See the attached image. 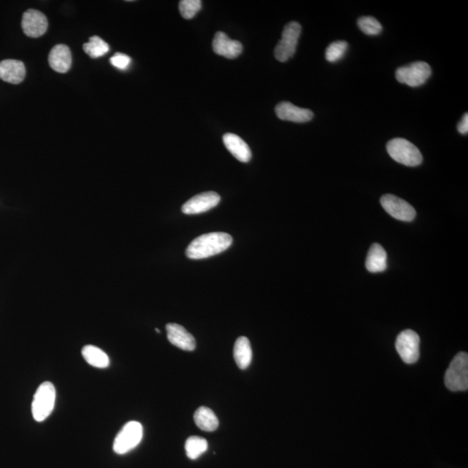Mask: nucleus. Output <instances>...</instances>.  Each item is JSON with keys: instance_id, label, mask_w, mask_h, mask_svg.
I'll return each mask as SVG.
<instances>
[{"instance_id": "nucleus-1", "label": "nucleus", "mask_w": 468, "mask_h": 468, "mask_svg": "<svg viewBox=\"0 0 468 468\" xmlns=\"http://www.w3.org/2000/svg\"><path fill=\"white\" fill-rule=\"evenodd\" d=\"M233 243L232 236L226 233H210L194 239L188 246L186 255L192 259L209 258L229 249Z\"/></svg>"}, {"instance_id": "nucleus-2", "label": "nucleus", "mask_w": 468, "mask_h": 468, "mask_svg": "<svg viewBox=\"0 0 468 468\" xmlns=\"http://www.w3.org/2000/svg\"><path fill=\"white\" fill-rule=\"evenodd\" d=\"M387 151L390 157L398 164L416 167L424 161L421 153L413 143L403 138H395L387 144Z\"/></svg>"}, {"instance_id": "nucleus-3", "label": "nucleus", "mask_w": 468, "mask_h": 468, "mask_svg": "<svg viewBox=\"0 0 468 468\" xmlns=\"http://www.w3.org/2000/svg\"><path fill=\"white\" fill-rule=\"evenodd\" d=\"M56 402V389L50 382H44L38 387L31 404V412L34 420L42 422L53 411Z\"/></svg>"}, {"instance_id": "nucleus-4", "label": "nucleus", "mask_w": 468, "mask_h": 468, "mask_svg": "<svg viewBox=\"0 0 468 468\" xmlns=\"http://www.w3.org/2000/svg\"><path fill=\"white\" fill-rule=\"evenodd\" d=\"M445 385L451 391H466L468 388V355L460 352L452 361L445 375Z\"/></svg>"}, {"instance_id": "nucleus-5", "label": "nucleus", "mask_w": 468, "mask_h": 468, "mask_svg": "<svg viewBox=\"0 0 468 468\" xmlns=\"http://www.w3.org/2000/svg\"><path fill=\"white\" fill-rule=\"evenodd\" d=\"M142 437L143 428L140 422H127L114 441L113 450L117 454L129 453L138 446Z\"/></svg>"}, {"instance_id": "nucleus-6", "label": "nucleus", "mask_w": 468, "mask_h": 468, "mask_svg": "<svg viewBox=\"0 0 468 468\" xmlns=\"http://www.w3.org/2000/svg\"><path fill=\"white\" fill-rule=\"evenodd\" d=\"M301 30V25L298 22H291L285 26L281 40L274 50L276 60L286 62L294 56Z\"/></svg>"}, {"instance_id": "nucleus-7", "label": "nucleus", "mask_w": 468, "mask_h": 468, "mask_svg": "<svg viewBox=\"0 0 468 468\" xmlns=\"http://www.w3.org/2000/svg\"><path fill=\"white\" fill-rule=\"evenodd\" d=\"M432 70L425 62H415L407 66L398 68L395 77L399 83L407 84L409 87L424 86L431 77Z\"/></svg>"}, {"instance_id": "nucleus-8", "label": "nucleus", "mask_w": 468, "mask_h": 468, "mask_svg": "<svg viewBox=\"0 0 468 468\" xmlns=\"http://www.w3.org/2000/svg\"><path fill=\"white\" fill-rule=\"evenodd\" d=\"M395 348L403 362L415 363L420 356V337L414 330H403L396 339Z\"/></svg>"}, {"instance_id": "nucleus-9", "label": "nucleus", "mask_w": 468, "mask_h": 468, "mask_svg": "<svg viewBox=\"0 0 468 468\" xmlns=\"http://www.w3.org/2000/svg\"><path fill=\"white\" fill-rule=\"evenodd\" d=\"M380 201H381L383 209L395 220L409 222V221L414 220L416 216L415 208L407 201L395 196V195H383Z\"/></svg>"}, {"instance_id": "nucleus-10", "label": "nucleus", "mask_w": 468, "mask_h": 468, "mask_svg": "<svg viewBox=\"0 0 468 468\" xmlns=\"http://www.w3.org/2000/svg\"><path fill=\"white\" fill-rule=\"evenodd\" d=\"M22 28L27 37H41L48 29L47 18L43 12L38 10H28L23 14Z\"/></svg>"}, {"instance_id": "nucleus-11", "label": "nucleus", "mask_w": 468, "mask_h": 468, "mask_svg": "<svg viewBox=\"0 0 468 468\" xmlns=\"http://www.w3.org/2000/svg\"><path fill=\"white\" fill-rule=\"evenodd\" d=\"M220 196L216 192H205L195 195L182 206V212L186 214H198L207 212L220 203Z\"/></svg>"}, {"instance_id": "nucleus-12", "label": "nucleus", "mask_w": 468, "mask_h": 468, "mask_svg": "<svg viewBox=\"0 0 468 468\" xmlns=\"http://www.w3.org/2000/svg\"><path fill=\"white\" fill-rule=\"evenodd\" d=\"M276 115L283 121H289L298 123L310 122L313 118L314 114L311 110L299 108L294 104L289 102L278 103L275 108Z\"/></svg>"}, {"instance_id": "nucleus-13", "label": "nucleus", "mask_w": 468, "mask_h": 468, "mask_svg": "<svg viewBox=\"0 0 468 468\" xmlns=\"http://www.w3.org/2000/svg\"><path fill=\"white\" fill-rule=\"evenodd\" d=\"M168 339L173 346L186 351H193L196 348L193 335L178 324H168L166 326Z\"/></svg>"}, {"instance_id": "nucleus-14", "label": "nucleus", "mask_w": 468, "mask_h": 468, "mask_svg": "<svg viewBox=\"0 0 468 468\" xmlns=\"http://www.w3.org/2000/svg\"><path fill=\"white\" fill-rule=\"evenodd\" d=\"M213 51L220 56L233 60L242 53L243 47L239 41L232 40L222 31H218L213 41Z\"/></svg>"}, {"instance_id": "nucleus-15", "label": "nucleus", "mask_w": 468, "mask_h": 468, "mask_svg": "<svg viewBox=\"0 0 468 468\" xmlns=\"http://www.w3.org/2000/svg\"><path fill=\"white\" fill-rule=\"evenodd\" d=\"M49 64L52 70L58 73H66L73 64L70 48L65 44H57L52 48L49 55Z\"/></svg>"}, {"instance_id": "nucleus-16", "label": "nucleus", "mask_w": 468, "mask_h": 468, "mask_svg": "<svg viewBox=\"0 0 468 468\" xmlns=\"http://www.w3.org/2000/svg\"><path fill=\"white\" fill-rule=\"evenodd\" d=\"M25 66L22 61L6 60L0 62V79L12 84L23 82L25 77Z\"/></svg>"}, {"instance_id": "nucleus-17", "label": "nucleus", "mask_w": 468, "mask_h": 468, "mask_svg": "<svg viewBox=\"0 0 468 468\" xmlns=\"http://www.w3.org/2000/svg\"><path fill=\"white\" fill-rule=\"evenodd\" d=\"M223 142L227 151L232 154L234 157L242 162H248L252 158V152L247 143L240 138L239 135L227 134L223 136Z\"/></svg>"}, {"instance_id": "nucleus-18", "label": "nucleus", "mask_w": 468, "mask_h": 468, "mask_svg": "<svg viewBox=\"0 0 468 468\" xmlns=\"http://www.w3.org/2000/svg\"><path fill=\"white\" fill-rule=\"evenodd\" d=\"M365 265L369 272L377 273L385 271L388 266V257L381 245L375 243L370 247Z\"/></svg>"}, {"instance_id": "nucleus-19", "label": "nucleus", "mask_w": 468, "mask_h": 468, "mask_svg": "<svg viewBox=\"0 0 468 468\" xmlns=\"http://www.w3.org/2000/svg\"><path fill=\"white\" fill-rule=\"evenodd\" d=\"M233 357L239 369L248 368L252 359L251 343L248 338L240 337L236 340L233 348Z\"/></svg>"}, {"instance_id": "nucleus-20", "label": "nucleus", "mask_w": 468, "mask_h": 468, "mask_svg": "<svg viewBox=\"0 0 468 468\" xmlns=\"http://www.w3.org/2000/svg\"><path fill=\"white\" fill-rule=\"evenodd\" d=\"M194 421L201 430L207 432L216 431L219 427V420L212 409L200 407L194 413Z\"/></svg>"}, {"instance_id": "nucleus-21", "label": "nucleus", "mask_w": 468, "mask_h": 468, "mask_svg": "<svg viewBox=\"0 0 468 468\" xmlns=\"http://www.w3.org/2000/svg\"><path fill=\"white\" fill-rule=\"evenodd\" d=\"M82 355L86 363L99 369L108 368L109 357L103 350L96 346H86L83 348Z\"/></svg>"}, {"instance_id": "nucleus-22", "label": "nucleus", "mask_w": 468, "mask_h": 468, "mask_svg": "<svg viewBox=\"0 0 468 468\" xmlns=\"http://www.w3.org/2000/svg\"><path fill=\"white\" fill-rule=\"evenodd\" d=\"M207 440L199 437H191L185 443V450L187 457L191 460H196L207 450Z\"/></svg>"}, {"instance_id": "nucleus-23", "label": "nucleus", "mask_w": 468, "mask_h": 468, "mask_svg": "<svg viewBox=\"0 0 468 468\" xmlns=\"http://www.w3.org/2000/svg\"><path fill=\"white\" fill-rule=\"evenodd\" d=\"M83 51L91 58H99L109 51V47L99 36H94L88 43L83 44Z\"/></svg>"}, {"instance_id": "nucleus-24", "label": "nucleus", "mask_w": 468, "mask_h": 468, "mask_svg": "<svg viewBox=\"0 0 468 468\" xmlns=\"http://www.w3.org/2000/svg\"><path fill=\"white\" fill-rule=\"evenodd\" d=\"M348 47L346 41H336L334 43H331L329 47L326 49L325 51V58L330 63H336V62L342 60L346 55Z\"/></svg>"}, {"instance_id": "nucleus-25", "label": "nucleus", "mask_w": 468, "mask_h": 468, "mask_svg": "<svg viewBox=\"0 0 468 468\" xmlns=\"http://www.w3.org/2000/svg\"><path fill=\"white\" fill-rule=\"evenodd\" d=\"M361 31L369 36H376L381 34L382 26L379 21L373 17H362L357 21Z\"/></svg>"}, {"instance_id": "nucleus-26", "label": "nucleus", "mask_w": 468, "mask_h": 468, "mask_svg": "<svg viewBox=\"0 0 468 468\" xmlns=\"http://www.w3.org/2000/svg\"><path fill=\"white\" fill-rule=\"evenodd\" d=\"M203 2L200 0H182L179 5L180 12L185 19H191L200 12Z\"/></svg>"}, {"instance_id": "nucleus-27", "label": "nucleus", "mask_w": 468, "mask_h": 468, "mask_svg": "<svg viewBox=\"0 0 468 468\" xmlns=\"http://www.w3.org/2000/svg\"><path fill=\"white\" fill-rule=\"evenodd\" d=\"M110 63L117 69L126 70L128 69L130 63H131V58L125 54L116 53L110 58Z\"/></svg>"}, {"instance_id": "nucleus-28", "label": "nucleus", "mask_w": 468, "mask_h": 468, "mask_svg": "<svg viewBox=\"0 0 468 468\" xmlns=\"http://www.w3.org/2000/svg\"><path fill=\"white\" fill-rule=\"evenodd\" d=\"M458 131L460 133L461 135H467L468 132V115L465 114L460 122L459 125L457 126Z\"/></svg>"}, {"instance_id": "nucleus-29", "label": "nucleus", "mask_w": 468, "mask_h": 468, "mask_svg": "<svg viewBox=\"0 0 468 468\" xmlns=\"http://www.w3.org/2000/svg\"><path fill=\"white\" fill-rule=\"evenodd\" d=\"M155 330H156V333H161L160 330H159V329H155Z\"/></svg>"}]
</instances>
